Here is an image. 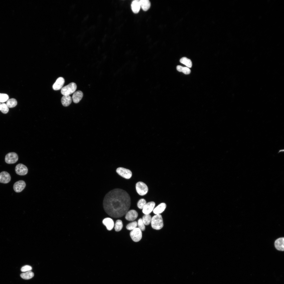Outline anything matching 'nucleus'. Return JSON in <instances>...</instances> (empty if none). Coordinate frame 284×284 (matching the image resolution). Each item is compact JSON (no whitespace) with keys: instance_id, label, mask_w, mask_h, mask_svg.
I'll list each match as a JSON object with an SVG mask.
<instances>
[{"instance_id":"13","label":"nucleus","mask_w":284,"mask_h":284,"mask_svg":"<svg viewBox=\"0 0 284 284\" xmlns=\"http://www.w3.org/2000/svg\"><path fill=\"white\" fill-rule=\"evenodd\" d=\"M125 215V219L129 221L134 220L137 218L138 215L137 211L134 210L128 211Z\"/></svg>"},{"instance_id":"30","label":"nucleus","mask_w":284,"mask_h":284,"mask_svg":"<svg viewBox=\"0 0 284 284\" xmlns=\"http://www.w3.org/2000/svg\"><path fill=\"white\" fill-rule=\"evenodd\" d=\"M1 112L4 114H6L9 111V109L6 104L4 103H2L1 104Z\"/></svg>"},{"instance_id":"4","label":"nucleus","mask_w":284,"mask_h":284,"mask_svg":"<svg viewBox=\"0 0 284 284\" xmlns=\"http://www.w3.org/2000/svg\"><path fill=\"white\" fill-rule=\"evenodd\" d=\"M136 189L137 192L141 196L146 195L148 192V189L146 185L144 182L139 181L136 184Z\"/></svg>"},{"instance_id":"9","label":"nucleus","mask_w":284,"mask_h":284,"mask_svg":"<svg viewBox=\"0 0 284 284\" xmlns=\"http://www.w3.org/2000/svg\"><path fill=\"white\" fill-rule=\"evenodd\" d=\"M26 186V184L24 181L20 180L14 183L13 186V189L16 192H19L24 189Z\"/></svg>"},{"instance_id":"33","label":"nucleus","mask_w":284,"mask_h":284,"mask_svg":"<svg viewBox=\"0 0 284 284\" xmlns=\"http://www.w3.org/2000/svg\"><path fill=\"white\" fill-rule=\"evenodd\" d=\"M1 104L0 102V110H1Z\"/></svg>"},{"instance_id":"10","label":"nucleus","mask_w":284,"mask_h":284,"mask_svg":"<svg viewBox=\"0 0 284 284\" xmlns=\"http://www.w3.org/2000/svg\"><path fill=\"white\" fill-rule=\"evenodd\" d=\"M155 205V202L153 201L146 203L143 209V212L145 214H149L153 211Z\"/></svg>"},{"instance_id":"25","label":"nucleus","mask_w":284,"mask_h":284,"mask_svg":"<svg viewBox=\"0 0 284 284\" xmlns=\"http://www.w3.org/2000/svg\"><path fill=\"white\" fill-rule=\"evenodd\" d=\"M17 104V100L14 98H11L8 100L6 104L8 108H12L15 107Z\"/></svg>"},{"instance_id":"29","label":"nucleus","mask_w":284,"mask_h":284,"mask_svg":"<svg viewBox=\"0 0 284 284\" xmlns=\"http://www.w3.org/2000/svg\"><path fill=\"white\" fill-rule=\"evenodd\" d=\"M8 95L6 94L0 93V102L3 103L9 99Z\"/></svg>"},{"instance_id":"27","label":"nucleus","mask_w":284,"mask_h":284,"mask_svg":"<svg viewBox=\"0 0 284 284\" xmlns=\"http://www.w3.org/2000/svg\"><path fill=\"white\" fill-rule=\"evenodd\" d=\"M138 223L136 221L132 222L128 224L126 226V229L129 230H132L136 227Z\"/></svg>"},{"instance_id":"6","label":"nucleus","mask_w":284,"mask_h":284,"mask_svg":"<svg viewBox=\"0 0 284 284\" xmlns=\"http://www.w3.org/2000/svg\"><path fill=\"white\" fill-rule=\"evenodd\" d=\"M130 236L132 240L135 242L140 241L142 237L141 231L138 227L131 230L130 232Z\"/></svg>"},{"instance_id":"8","label":"nucleus","mask_w":284,"mask_h":284,"mask_svg":"<svg viewBox=\"0 0 284 284\" xmlns=\"http://www.w3.org/2000/svg\"><path fill=\"white\" fill-rule=\"evenodd\" d=\"M16 173L20 175H24L27 174L28 169L25 165L22 164H19L15 168Z\"/></svg>"},{"instance_id":"20","label":"nucleus","mask_w":284,"mask_h":284,"mask_svg":"<svg viewBox=\"0 0 284 284\" xmlns=\"http://www.w3.org/2000/svg\"><path fill=\"white\" fill-rule=\"evenodd\" d=\"M139 3L140 7L145 11H147L150 6V3L148 0H140Z\"/></svg>"},{"instance_id":"1","label":"nucleus","mask_w":284,"mask_h":284,"mask_svg":"<svg viewBox=\"0 0 284 284\" xmlns=\"http://www.w3.org/2000/svg\"><path fill=\"white\" fill-rule=\"evenodd\" d=\"M131 205L130 197L125 191L119 188L109 192L104 197L103 206L106 212L114 218L123 216Z\"/></svg>"},{"instance_id":"7","label":"nucleus","mask_w":284,"mask_h":284,"mask_svg":"<svg viewBox=\"0 0 284 284\" xmlns=\"http://www.w3.org/2000/svg\"><path fill=\"white\" fill-rule=\"evenodd\" d=\"M18 158V155L16 153L11 152L8 153L6 155L5 160L7 164H13L17 161Z\"/></svg>"},{"instance_id":"19","label":"nucleus","mask_w":284,"mask_h":284,"mask_svg":"<svg viewBox=\"0 0 284 284\" xmlns=\"http://www.w3.org/2000/svg\"><path fill=\"white\" fill-rule=\"evenodd\" d=\"M61 101L63 106H67L71 103L72 99L69 95H63Z\"/></svg>"},{"instance_id":"12","label":"nucleus","mask_w":284,"mask_h":284,"mask_svg":"<svg viewBox=\"0 0 284 284\" xmlns=\"http://www.w3.org/2000/svg\"><path fill=\"white\" fill-rule=\"evenodd\" d=\"M65 80L62 77L58 78L53 85V88L54 90H58L62 88L64 83Z\"/></svg>"},{"instance_id":"17","label":"nucleus","mask_w":284,"mask_h":284,"mask_svg":"<svg viewBox=\"0 0 284 284\" xmlns=\"http://www.w3.org/2000/svg\"><path fill=\"white\" fill-rule=\"evenodd\" d=\"M131 8L134 13H138L141 8L139 0H135L133 1L131 3Z\"/></svg>"},{"instance_id":"3","label":"nucleus","mask_w":284,"mask_h":284,"mask_svg":"<svg viewBox=\"0 0 284 284\" xmlns=\"http://www.w3.org/2000/svg\"><path fill=\"white\" fill-rule=\"evenodd\" d=\"M77 88V86L75 83H71L62 87L61 89V94L63 95H69L75 92Z\"/></svg>"},{"instance_id":"21","label":"nucleus","mask_w":284,"mask_h":284,"mask_svg":"<svg viewBox=\"0 0 284 284\" xmlns=\"http://www.w3.org/2000/svg\"><path fill=\"white\" fill-rule=\"evenodd\" d=\"M21 277L23 279L28 280L32 278L34 276V273L31 271L22 273L20 275Z\"/></svg>"},{"instance_id":"31","label":"nucleus","mask_w":284,"mask_h":284,"mask_svg":"<svg viewBox=\"0 0 284 284\" xmlns=\"http://www.w3.org/2000/svg\"><path fill=\"white\" fill-rule=\"evenodd\" d=\"M138 227L141 231H144L145 230V225L144 224L142 219L140 218L138 221Z\"/></svg>"},{"instance_id":"14","label":"nucleus","mask_w":284,"mask_h":284,"mask_svg":"<svg viewBox=\"0 0 284 284\" xmlns=\"http://www.w3.org/2000/svg\"><path fill=\"white\" fill-rule=\"evenodd\" d=\"M275 247L278 250L283 251L284 250V238H279L276 240L274 243Z\"/></svg>"},{"instance_id":"22","label":"nucleus","mask_w":284,"mask_h":284,"mask_svg":"<svg viewBox=\"0 0 284 284\" xmlns=\"http://www.w3.org/2000/svg\"><path fill=\"white\" fill-rule=\"evenodd\" d=\"M181 63L186 65L187 67L191 68L192 66V63L190 59L186 57H183L180 60Z\"/></svg>"},{"instance_id":"11","label":"nucleus","mask_w":284,"mask_h":284,"mask_svg":"<svg viewBox=\"0 0 284 284\" xmlns=\"http://www.w3.org/2000/svg\"><path fill=\"white\" fill-rule=\"evenodd\" d=\"M11 180L9 174L6 171H3L0 173V182L6 184L9 182Z\"/></svg>"},{"instance_id":"32","label":"nucleus","mask_w":284,"mask_h":284,"mask_svg":"<svg viewBox=\"0 0 284 284\" xmlns=\"http://www.w3.org/2000/svg\"><path fill=\"white\" fill-rule=\"evenodd\" d=\"M32 269L31 266L28 265H25L22 267L21 269V271L23 272H26L31 271Z\"/></svg>"},{"instance_id":"2","label":"nucleus","mask_w":284,"mask_h":284,"mask_svg":"<svg viewBox=\"0 0 284 284\" xmlns=\"http://www.w3.org/2000/svg\"><path fill=\"white\" fill-rule=\"evenodd\" d=\"M151 222L152 227L156 230L161 229L164 226L162 216L160 214H156L153 217Z\"/></svg>"},{"instance_id":"23","label":"nucleus","mask_w":284,"mask_h":284,"mask_svg":"<svg viewBox=\"0 0 284 284\" xmlns=\"http://www.w3.org/2000/svg\"><path fill=\"white\" fill-rule=\"evenodd\" d=\"M176 69L178 71L182 72L186 74H189L191 72L190 69L187 67H183L179 65L177 66Z\"/></svg>"},{"instance_id":"16","label":"nucleus","mask_w":284,"mask_h":284,"mask_svg":"<svg viewBox=\"0 0 284 284\" xmlns=\"http://www.w3.org/2000/svg\"><path fill=\"white\" fill-rule=\"evenodd\" d=\"M83 96V93L81 91L78 90L74 93L72 97L73 102L76 103H78L81 100Z\"/></svg>"},{"instance_id":"5","label":"nucleus","mask_w":284,"mask_h":284,"mask_svg":"<svg viewBox=\"0 0 284 284\" xmlns=\"http://www.w3.org/2000/svg\"><path fill=\"white\" fill-rule=\"evenodd\" d=\"M116 171L120 176L126 179H130L132 176V173L131 170L124 168H118Z\"/></svg>"},{"instance_id":"15","label":"nucleus","mask_w":284,"mask_h":284,"mask_svg":"<svg viewBox=\"0 0 284 284\" xmlns=\"http://www.w3.org/2000/svg\"><path fill=\"white\" fill-rule=\"evenodd\" d=\"M103 224L106 226L107 229L109 231L111 230L114 226V223L113 220L110 218L104 219L102 221Z\"/></svg>"},{"instance_id":"26","label":"nucleus","mask_w":284,"mask_h":284,"mask_svg":"<svg viewBox=\"0 0 284 284\" xmlns=\"http://www.w3.org/2000/svg\"><path fill=\"white\" fill-rule=\"evenodd\" d=\"M123 224L122 221L120 220H117L115 225L114 229L116 231H119L122 229Z\"/></svg>"},{"instance_id":"18","label":"nucleus","mask_w":284,"mask_h":284,"mask_svg":"<svg viewBox=\"0 0 284 284\" xmlns=\"http://www.w3.org/2000/svg\"><path fill=\"white\" fill-rule=\"evenodd\" d=\"M166 207V205L165 203H161L154 209L153 212L155 214H159L164 211Z\"/></svg>"},{"instance_id":"28","label":"nucleus","mask_w":284,"mask_h":284,"mask_svg":"<svg viewBox=\"0 0 284 284\" xmlns=\"http://www.w3.org/2000/svg\"><path fill=\"white\" fill-rule=\"evenodd\" d=\"M146 203V201L145 199H141L138 201L137 206L139 208L143 209Z\"/></svg>"},{"instance_id":"24","label":"nucleus","mask_w":284,"mask_h":284,"mask_svg":"<svg viewBox=\"0 0 284 284\" xmlns=\"http://www.w3.org/2000/svg\"><path fill=\"white\" fill-rule=\"evenodd\" d=\"M151 217L149 214H145L142 219L143 221L144 225H148L151 222Z\"/></svg>"}]
</instances>
